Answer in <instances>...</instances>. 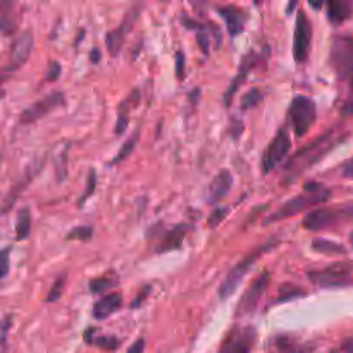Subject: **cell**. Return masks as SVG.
Masks as SVG:
<instances>
[{
  "label": "cell",
  "mask_w": 353,
  "mask_h": 353,
  "mask_svg": "<svg viewBox=\"0 0 353 353\" xmlns=\"http://www.w3.org/2000/svg\"><path fill=\"white\" fill-rule=\"evenodd\" d=\"M345 138H347V134L336 133V131L333 130L324 133L323 137L314 140L312 143H309L307 147H303L299 154H295L288 162H286L285 172H283V178H285L286 185L293 183L300 174L309 171L314 164L323 161V159L326 157L334 147H338Z\"/></svg>",
  "instance_id": "1"
},
{
  "label": "cell",
  "mask_w": 353,
  "mask_h": 353,
  "mask_svg": "<svg viewBox=\"0 0 353 353\" xmlns=\"http://www.w3.org/2000/svg\"><path fill=\"white\" fill-rule=\"evenodd\" d=\"M330 196H331L330 188L319 185V183H309L300 195L293 196L292 200L283 203V205L279 207L271 217H269L268 223H274V221H281L285 219V217H292L295 216V214L303 212V210H307L309 207L321 205V203H324L326 200H330Z\"/></svg>",
  "instance_id": "2"
},
{
  "label": "cell",
  "mask_w": 353,
  "mask_h": 353,
  "mask_svg": "<svg viewBox=\"0 0 353 353\" xmlns=\"http://www.w3.org/2000/svg\"><path fill=\"white\" fill-rule=\"evenodd\" d=\"M307 276H309L310 283L319 286V288H347V286H353V264L338 262L330 268L309 271Z\"/></svg>",
  "instance_id": "3"
},
{
  "label": "cell",
  "mask_w": 353,
  "mask_h": 353,
  "mask_svg": "<svg viewBox=\"0 0 353 353\" xmlns=\"http://www.w3.org/2000/svg\"><path fill=\"white\" fill-rule=\"evenodd\" d=\"M347 221H353V203L338 207H319L307 214L303 219V228L310 231H321L347 223Z\"/></svg>",
  "instance_id": "4"
},
{
  "label": "cell",
  "mask_w": 353,
  "mask_h": 353,
  "mask_svg": "<svg viewBox=\"0 0 353 353\" xmlns=\"http://www.w3.org/2000/svg\"><path fill=\"white\" fill-rule=\"evenodd\" d=\"M330 62L333 65V71L340 79H348L353 83V38L334 37L331 41Z\"/></svg>",
  "instance_id": "5"
},
{
  "label": "cell",
  "mask_w": 353,
  "mask_h": 353,
  "mask_svg": "<svg viewBox=\"0 0 353 353\" xmlns=\"http://www.w3.org/2000/svg\"><path fill=\"white\" fill-rule=\"evenodd\" d=\"M274 245H276V241L264 245V247H261V248H259V250H254V252H252V254H248L247 257H245L241 262H238V264L234 265V268L231 269L230 272H228V276H226V278H224V281L221 283V286H219V299L221 300L230 299V296L233 295L234 292H236L238 286L241 285V281H243L245 274H247V272L250 271L252 265L255 264V261H257L259 257H262V255H264L265 252L271 250V247H274Z\"/></svg>",
  "instance_id": "6"
},
{
  "label": "cell",
  "mask_w": 353,
  "mask_h": 353,
  "mask_svg": "<svg viewBox=\"0 0 353 353\" xmlns=\"http://www.w3.org/2000/svg\"><path fill=\"white\" fill-rule=\"evenodd\" d=\"M288 117L296 137H303V134L309 133L312 124L316 123V103H314V100H310L309 97H295V99L292 100V105H290Z\"/></svg>",
  "instance_id": "7"
},
{
  "label": "cell",
  "mask_w": 353,
  "mask_h": 353,
  "mask_svg": "<svg viewBox=\"0 0 353 353\" xmlns=\"http://www.w3.org/2000/svg\"><path fill=\"white\" fill-rule=\"evenodd\" d=\"M290 148H292V138H290L288 130L281 128L262 154V172L269 174L271 171H274L290 154Z\"/></svg>",
  "instance_id": "8"
},
{
  "label": "cell",
  "mask_w": 353,
  "mask_h": 353,
  "mask_svg": "<svg viewBox=\"0 0 353 353\" xmlns=\"http://www.w3.org/2000/svg\"><path fill=\"white\" fill-rule=\"evenodd\" d=\"M65 103V97L62 92H52L48 95H45L43 99L37 100L34 103H31L30 107L21 112L19 123L21 124H33L37 121L43 119L45 116H48L50 112H54L55 109L62 107Z\"/></svg>",
  "instance_id": "9"
},
{
  "label": "cell",
  "mask_w": 353,
  "mask_h": 353,
  "mask_svg": "<svg viewBox=\"0 0 353 353\" xmlns=\"http://www.w3.org/2000/svg\"><path fill=\"white\" fill-rule=\"evenodd\" d=\"M257 341V331L254 326H234L224 338L219 353H250Z\"/></svg>",
  "instance_id": "10"
},
{
  "label": "cell",
  "mask_w": 353,
  "mask_h": 353,
  "mask_svg": "<svg viewBox=\"0 0 353 353\" xmlns=\"http://www.w3.org/2000/svg\"><path fill=\"white\" fill-rule=\"evenodd\" d=\"M310 41H312V24L303 10L296 16L295 34H293V57L296 62H305L310 52Z\"/></svg>",
  "instance_id": "11"
},
{
  "label": "cell",
  "mask_w": 353,
  "mask_h": 353,
  "mask_svg": "<svg viewBox=\"0 0 353 353\" xmlns=\"http://www.w3.org/2000/svg\"><path fill=\"white\" fill-rule=\"evenodd\" d=\"M269 276L268 272H262L250 286H248L247 292L243 293V296L240 299L236 307V316H248V314H254L257 310L259 303L264 299L265 288H268Z\"/></svg>",
  "instance_id": "12"
},
{
  "label": "cell",
  "mask_w": 353,
  "mask_h": 353,
  "mask_svg": "<svg viewBox=\"0 0 353 353\" xmlns=\"http://www.w3.org/2000/svg\"><path fill=\"white\" fill-rule=\"evenodd\" d=\"M43 162H45V159H40V161H34L33 164L28 165L26 171H24V174L21 176V178L17 179L16 183H14L12 188H10L9 193H7L6 200H3L2 207H0V214H6L7 210H9L10 207H12L14 203H16V200L19 199V195H21V193H23V190L26 188V186L30 185L31 181H33L34 176H37L38 172H40L41 169H43Z\"/></svg>",
  "instance_id": "13"
},
{
  "label": "cell",
  "mask_w": 353,
  "mask_h": 353,
  "mask_svg": "<svg viewBox=\"0 0 353 353\" xmlns=\"http://www.w3.org/2000/svg\"><path fill=\"white\" fill-rule=\"evenodd\" d=\"M138 9H140V7H138V6L133 7V9H131L130 12H128L126 16H124L123 24H119V26H117L116 30L109 31V33L105 34L107 50H109L110 55H114V57H116V55L121 52V48H123L124 40H126L128 31L131 30V26H133L134 19H137V16H138Z\"/></svg>",
  "instance_id": "14"
},
{
  "label": "cell",
  "mask_w": 353,
  "mask_h": 353,
  "mask_svg": "<svg viewBox=\"0 0 353 353\" xmlns=\"http://www.w3.org/2000/svg\"><path fill=\"white\" fill-rule=\"evenodd\" d=\"M31 50H33V33L31 31H23L19 37L14 40V43L10 45L9 52V71L21 68L24 62L30 59Z\"/></svg>",
  "instance_id": "15"
},
{
  "label": "cell",
  "mask_w": 353,
  "mask_h": 353,
  "mask_svg": "<svg viewBox=\"0 0 353 353\" xmlns=\"http://www.w3.org/2000/svg\"><path fill=\"white\" fill-rule=\"evenodd\" d=\"M217 14L224 19L228 28V33L231 37H238L243 33L245 23H247V12L241 10L236 6H219L217 7Z\"/></svg>",
  "instance_id": "16"
},
{
  "label": "cell",
  "mask_w": 353,
  "mask_h": 353,
  "mask_svg": "<svg viewBox=\"0 0 353 353\" xmlns=\"http://www.w3.org/2000/svg\"><path fill=\"white\" fill-rule=\"evenodd\" d=\"M259 59L261 57H259V54H255V52H250V54H247L243 59H241V64H240V68H238L236 76H234L233 81H231V85H230V88H228L226 93H224V103H226V105H230L231 100H233V97H234V93L238 92V88L241 86V83L245 81V78H247V76L250 74L252 69L255 68V64L259 62Z\"/></svg>",
  "instance_id": "17"
},
{
  "label": "cell",
  "mask_w": 353,
  "mask_h": 353,
  "mask_svg": "<svg viewBox=\"0 0 353 353\" xmlns=\"http://www.w3.org/2000/svg\"><path fill=\"white\" fill-rule=\"evenodd\" d=\"M186 231H188V226H186V224H178V226L164 231L161 240H159L157 247H155V252H157V254H168V252L179 250L186 238Z\"/></svg>",
  "instance_id": "18"
},
{
  "label": "cell",
  "mask_w": 353,
  "mask_h": 353,
  "mask_svg": "<svg viewBox=\"0 0 353 353\" xmlns=\"http://www.w3.org/2000/svg\"><path fill=\"white\" fill-rule=\"evenodd\" d=\"M121 305H123V295H121V293L117 292L107 293L103 299H100L99 302L93 305L92 314L95 319L102 321V319H107L109 316H112V314H116L117 310L121 309Z\"/></svg>",
  "instance_id": "19"
},
{
  "label": "cell",
  "mask_w": 353,
  "mask_h": 353,
  "mask_svg": "<svg viewBox=\"0 0 353 353\" xmlns=\"http://www.w3.org/2000/svg\"><path fill=\"white\" fill-rule=\"evenodd\" d=\"M231 186H233V176L228 169H223L216 174V178L212 179L209 188V202L217 203L219 200H223L224 196L230 193Z\"/></svg>",
  "instance_id": "20"
},
{
  "label": "cell",
  "mask_w": 353,
  "mask_h": 353,
  "mask_svg": "<svg viewBox=\"0 0 353 353\" xmlns=\"http://www.w3.org/2000/svg\"><path fill=\"white\" fill-rule=\"evenodd\" d=\"M140 102V92L138 90H133L126 99L123 100V103L119 105V110H117V121H116V134H123L126 131L128 123H130V112L131 109L138 105Z\"/></svg>",
  "instance_id": "21"
},
{
  "label": "cell",
  "mask_w": 353,
  "mask_h": 353,
  "mask_svg": "<svg viewBox=\"0 0 353 353\" xmlns=\"http://www.w3.org/2000/svg\"><path fill=\"white\" fill-rule=\"evenodd\" d=\"M353 16V2L327 3V19L333 24H341Z\"/></svg>",
  "instance_id": "22"
},
{
  "label": "cell",
  "mask_w": 353,
  "mask_h": 353,
  "mask_svg": "<svg viewBox=\"0 0 353 353\" xmlns=\"http://www.w3.org/2000/svg\"><path fill=\"white\" fill-rule=\"evenodd\" d=\"M85 341L93 347L103 348V350H116L119 347V340L116 336H105V334H99V330H86Z\"/></svg>",
  "instance_id": "23"
},
{
  "label": "cell",
  "mask_w": 353,
  "mask_h": 353,
  "mask_svg": "<svg viewBox=\"0 0 353 353\" xmlns=\"http://www.w3.org/2000/svg\"><path fill=\"white\" fill-rule=\"evenodd\" d=\"M117 283H119V276H117L116 271H109L105 272V274L99 276V278L92 279L88 285L90 292L92 293H105L107 290H112L116 288Z\"/></svg>",
  "instance_id": "24"
},
{
  "label": "cell",
  "mask_w": 353,
  "mask_h": 353,
  "mask_svg": "<svg viewBox=\"0 0 353 353\" xmlns=\"http://www.w3.org/2000/svg\"><path fill=\"white\" fill-rule=\"evenodd\" d=\"M31 231V212L28 207L19 209L16 216V240L23 241L30 236Z\"/></svg>",
  "instance_id": "25"
},
{
  "label": "cell",
  "mask_w": 353,
  "mask_h": 353,
  "mask_svg": "<svg viewBox=\"0 0 353 353\" xmlns=\"http://www.w3.org/2000/svg\"><path fill=\"white\" fill-rule=\"evenodd\" d=\"M312 248L319 254H326V255H343L347 254V248L340 243H334V241H327L323 240V238H317V240L312 241Z\"/></svg>",
  "instance_id": "26"
},
{
  "label": "cell",
  "mask_w": 353,
  "mask_h": 353,
  "mask_svg": "<svg viewBox=\"0 0 353 353\" xmlns=\"http://www.w3.org/2000/svg\"><path fill=\"white\" fill-rule=\"evenodd\" d=\"M138 140H140V131H134V133L131 134L126 141H124L123 147L119 148V152L116 154V157H114L109 164L114 165V164H117V162H121V161H124V159L130 157L131 152H134V147L138 145Z\"/></svg>",
  "instance_id": "27"
},
{
  "label": "cell",
  "mask_w": 353,
  "mask_h": 353,
  "mask_svg": "<svg viewBox=\"0 0 353 353\" xmlns=\"http://www.w3.org/2000/svg\"><path fill=\"white\" fill-rule=\"evenodd\" d=\"M259 102H262V92L257 88H252L250 92L245 93L243 100H241V110L252 109V107L257 105Z\"/></svg>",
  "instance_id": "28"
},
{
  "label": "cell",
  "mask_w": 353,
  "mask_h": 353,
  "mask_svg": "<svg viewBox=\"0 0 353 353\" xmlns=\"http://www.w3.org/2000/svg\"><path fill=\"white\" fill-rule=\"evenodd\" d=\"M95 188H97V172H95V169H90V171H88V181H86L85 193H83L81 199L78 200V207H81L83 203H85L86 200H88L90 196L93 195Z\"/></svg>",
  "instance_id": "29"
},
{
  "label": "cell",
  "mask_w": 353,
  "mask_h": 353,
  "mask_svg": "<svg viewBox=\"0 0 353 353\" xmlns=\"http://www.w3.org/2000/svg\"><path fill=\"white\" fill-rule=\"evenodd\" d=\"M93 236V228L92 226H79V228H74V230H71L68 233V240H81V241H86L90 240V238Z\"/></svg>",
  "instance_id": "30"
},
{
  "label": "cell",
  "mask_w": 353,
  "mask_h": 353,
  "mask_svg": "<svg viewBox=\"0 0 353 353\" xmlns=\"http://www.w3.org/2000/svg\"><path fill=\"white\" fill-rule=\"evenodd\" d=\"M64 286H65V276L62 274V276H59V278L54 281V285H52L50 293H48V296H47V303L55 302V300L61 299L62 292H64Z\"/></svg>",
  "instance_id": "31"
},
{
  "label": "cell",
  "mask_w": 353,
  "mask_h": 353,
  "mask_svg": "<svg viewBox=\"0 0 353 353\" xmlns=\"http://www.w3.org/2000/svg\"><path fill=\"white\" fill-rule=\"evenodd\" d=\"M10 269V247L0 250V279L7 278Z\"/></svg>",
  "instance_id": "32"
},
{
  "label": "cell",
  "mask_w": 353,
  "mask_h": 353,
  "mask_svg": "<svg viewBox=\"0 0 353 353\" xmlns=\"http://www.w3.org/2000/svg\"><path fill=\"white\" fill-rule=\"evenodd\" d=\"M226 216H228V207H217V209H214L212 214L209 216V226L216 228Z\"/></svg>",
  "instance_id": "33"
},
{
  "label": "cell",
  "mask_w": 353,
  "mask_h": 353,
  "mask_svg": "<svg viewBox=\"0 0 353 353\" xmlns=\"http://www.w3.org/2000/svg\"><path fill=\"white\" fill-rule=\"evenodd\" d=\"M288 338L285 340V343L283 345H278L281 350H279L278 353H310V347H295L293 343H290L288 347H286V343H288Z\"/></svg>",
  "instance_id": "34"
},
{
  "label": "cell",
  "mask_w": 353,
  "mask_h": 353,
  "mask_svg": "<svg viewBox=\"0 0 353 353\" xmlns=\"http://www.w3.org/2000/svg\"><path fill=\"white\" fill-rule=\"evenodd\" d=\"M331 353H353V336L347 338V340L341 341L340 345H336V347L331 350Z\"/></svg>",
  "instance_id": "35"
},
{
  "label": "cell",
  "mask_w": 353,
  "mask_h": 353,
  "mask_svg": "<svg viewBox=\"0 0 353 353\" xmlns=\"http://www.w3.org/2000/svg\"><path fill=\"white\" fill-rule=\"evenodd\" d=\"M61 76V64L57 61H52L48 64V72H47V81H55V79Z\"/></svg>",
  "instance_id": "36"
},
{
  "label": "cell",
  "mask_w": 353,
  "mask_h": 353,
  "mask_svg": "<svg viewBox=\"0 0 353 353\" xmlns=\"http://www.w3.org/2000/svg\"><path fill=\"white\" fill-rule=\"evenodd\" d=\"M176 76H178V79L185 78V55H183V52L176 54Z\"/></svg>",
  "instance_id": "37"
},
{
  "label": "cell",
  "mask_w": 353,
  "mask_h": 353,
  "mask_svg": "<svg viewBox=\"0 0 353 353\" xmlns=\"http://www.w3.org/2000/svg\"><path fill=\"white\" fill-rule=\"evenodd\" d=\"M341 114H343V116H353V83H352L350 93H348L347 100H345L343 107H341Z\"/></svg>",
  "instance_id": "38"
},
{
  "label": "cell",
  "mask_w": 353,
  "mask_h": 353,
  "mask_svg": "<svg viewBox=\"0 0 353 353\" xmlns=\"http://www.w3.org/2000/svg\"><path fill=\"white\" fill-rule=\"evenodd\" d=\"M290 292H286L285 288L281 290V295H279V300L278 302H283V300H290V299H295V296H303L305 293L300 292L299 288H288Z\"/></svg>",
  "instance_id": "39"
},
{
  "label": "cell",
  "mask_w": 353,
  "mask_h": 353,
  "mask_svg": "<svg viewBox=\"0 0 353 353\" xmlns=\"http://www.w3.org/2000/svg\"><path fill=\"white\" fill-rule=\"evenodd\" d=\"M340 172H341V176H343V178L353 179V157L348 159L347 162H343V164H341Z\"/></svg>",
  "instance_id": "40"
},
{
  "label": "cell",
  "mask_w": 353,
  "mask_h": 353,
  "mask_svg": "<svg viewBox=\"0 0 353 353\" xmlns=\"http://www.w3.org/2000/svg\"><path fill=\"white\" fill-rule=\"evenodd\" d=\"M143 350H145V340H138V341H134L133 345H131L130 347V350H128L126 353H143Z\"/></svg>",
  "instance_id": "41"
},
{
  "label": "cell",
  "mask_w": 353,
  "mask_h": 353,
  "mask_svg": "<svg viewBox=\"0 0 353 353\" xmlns=\"http://www.w3.org/2000/svg\"><path fill=\"white\" fill-rule=\"evenodd\" d=\"M12 30H14V24L10 23L9 19H6V17H0V31H3V33H10Z\"/></svg>",
  "instance_id": "42"
},
{
  "label": "cell",
  "mask_w": 353,
  "mask_h": 353,
  "mask_svg": "<svg viewBox=\"0 0 353 353\" xmlns=\"http://www.w3.org/2000/svg\"><path fill=\"white\" fill-rule=\"evenodd\" d=\"M90 59H92V62H99L100 61V52L97 50V48H95V52L92 50V57H90Z\"/></svg>",
  "instance_id": "43"
},
{
  "label": "cell",
  "mask_w": 353,
  "mask_h": 353,
  "mask_svg": "<svg viewBox=\"0 0 353 353\" xmlns=\"http://www.w3.org/2000/svg\"><path fill=\"white\" fill-rule=\"evenodd\" d=\"M295 7H296V2H292V3H290V6H288V9H286V12L290 14L293 9H295Z\"/></svg>",
  "instance_id": "44"
},
{
  "label": "cell",
  "mask_w": 353,
  "mask_h": 353,
  "mask_svg": "<svg viewBox=\"0 0 353 353\" xmlns=\"http://www.w3.org/2000/svg\"><path fill=\"white\" fill-rule=\"evenodd\" d=\"M3 79H6V76H2V74H0V83H2Z\"/></svg>",
  "instance_id": "45"
},
{
  "label": "cell",
  "mask_w": 353,
  "mask_h": 353,
  "mask_svg": "<svg viewBox=\"0 0 353 353\" xmlns=\"http://www.w3.org/2000/svg\"><path fill=\"white\" fill-rule=\"evenodd\" d=\"M0 162H2V155H0Z\"/></svg>",
  "instance_id": "46"
}]
</instances>
